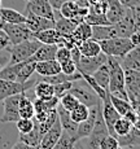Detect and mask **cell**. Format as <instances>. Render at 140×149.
Listing matches in <instances>:
<instances>
[{"mask_svg":"<svg viewBox=\"0 0 140 149\" xmlns=\"http://www.w3.org/2000/svg\"><path fill=\"white\" fill-rule=\"evenodd\" d=\"M77 143L73 140L69 134H66L65 131H62L61 137L59 139V141L56 143V145L52 149H74Z\"/></svg>","mask_w":140,"mask_h":149,"instance_id":"38","label":"cell"},{"mask_svg":"<svg viewBox=\"0 0 140 149\" xmlns=\"http://www.w3.org/2000/svg\"><path fill=\"white\" fill-rule=\"evenodd\" d=\"M78 104H79V100L74 95H71L70 92L66 93V95H64L61 99H60V105H61L62 108L66 109L68 111H71Z\"/></svg>","mask_w":140,"mask_h":149,"instance_id":"40","label":"cell"},{"mask_svg":"<svg viewBox=\"0 0 140 149\" xmlns=\"http://www.w3.org/2000/svg\"><path fill=\"white\" fill-rule=\"evenodd\" d=\"M57 44H40V47L35 51V53L30 57V61H47V60L56 58Z\"/></svg>","mask_w":140,"mask_h":149,"instance_id":"22","label":"cell"},{"mask_svg":"<svg viewBox=\"0 0 140 149\" xmlns=\"http://www.w3.org/2000/svg\"><path fill=\"white\" fill-rule=\"evenodd\" d=\"M71 35H73V38L81 44L82 42L92 38V26H91L90 24H87V22H84V21L79 22Z\"/></svg>","mask_w":140,"mask_h":149,"instance_id":"31","label":"cell"},{"mask_svg":"<svg viewBox=\"0 0 140 149\" xmlns=\"http://www.w3.org/2000/svg\"><path fill=\"white\" fill-rule=\"evenodd\" d=\"M84 22L90 24L91 26H102V25H110L109 19L107 18V14L96 13L93 10H88V14L86 16Z\"/></svg>","mask_w":140,"mask_h":149,"instance_id":"34","label":"cell"},{"mask_svg":"<svg viewBox=\"0 0 140 149\" xmlns=\"http://www.w3.org/2000/svg\"><path fill=\"white\" fill-rule=\"evenodd\" d=\"M71 87H73V82L70 81H66V82H61L59 84H55L53 86V90H55V96L61 99L64 95L70 92Z\"/></svg>","mask_w":140,"mask_h":149,"instance_id":"41","label":"cell"},{"mask_svg":"<svg viewBox=\"0 0 140 149\" xmlns=\"http://www.w3.org/2000/svg\"><path fill=\"white\" fill-rule=\"evenodd\" d=\"M90 9L93 10V12H96V13L105 14L107 13V9H108V1L107 0H100V1L96 3V4L90 5Z\"/></svg>","mask_w":140,"mask_h":149,"instance_id":"46","label":"cell"},{"mask_svg":"<svg viewBox=\"0 0 140 149\" xmlns=\"http://www.w3.org/2000/svg\"><path fill=\"white\" fill-rule=\"evenodd\" d=\"M43 135L40 134V130H39V126L38 122L35 121V125H34V128L27 134H20L18 140L24 141L25 144L31 145V147H38L40 144V140H42Z\"/></svg>","mask_w":140,"mask_h":149,"instance_id":"29","label":"cell"},{"mask_svg":"<svg viewBox=\"0 0 140 149\" xmlns=\"http://www.w3.org/2000/svg\"><path fill=\"white\" fill-rule=\"evenodd\" d=\"M126 8L132 9H140V0H119Z\"/></svg>","mask_w":140,"mask_h":149,"instance_id":"47","label":"cell"},{"mask_svg":"<svg viewBox=\"0 0 140 149\" xmlns=\"http://www.w3.org/2000/svg\"><path fill=\"white\" fill-rule=\"evenodd\" d=\"M25 1H29V0H25Z\"/></svg>","mask_w":140,"mask_h":149,"instance_id":"58","label":"cell"},{"mask_svg":"<svg viewBox=\"0 0 140 149\" xmlns=\"http://www.w3.org/2000/svg\"><path fill=\"white\" fill-rule=\"evenodd\" d=\"M100 0H87V4L88 5H93V4H96V3H99Z\"/></svg>","mask_w":140,"mask_h":149,"instance_id":"54","label":"cell"},{"mask_svg":"<svg viewBox=\"0 0 140 149\" xmlns=\"http://www.w3.org/2000/svg\"><path fill=\"white\" fill-rule=\"evenodd\" d=\"M77 25H78L77 21L70 19V18H65V17H62L60 13H59V16H57L56 10H55V29L59 31L61 36L71 35V34L74 33V30H75Z\"/></svg>","mask_w":140,"mask_h":149,"instance_id":"21","label":"cell"},{"mask_svg":"<svg viewBox=\"0 0 140 149\" xmlns=\"http://www.w3.org/2000/svg\"><path fill=\"white\" fill-rule=\"evenodd\" d=\"M101 114H102V118H104L105 125H107L108 134L114 136L113 126H114V123L117 122V119H118L121 116H119L118 111L114 109L112 102H110V95H109V97H107L105 100H102L101 101Z\"/></svg>","mask_w":140,"mask_h":149,"instance_id":"12","label":"cell"},{"mask_svg":"<svg viewBox=\"0 0 140 149\" xmlns=\"http://www.w3.org/2000/svg\"><path fill=\"white\" fill-rule=\"evenodd\" d=\"M92 78L98 82L99 86H101L105 91L109 92V78H110V75H109V69H108L107 64L101 65V66L92 74Z\"/></svg>","mask_w":140,"mask_h":149,"instance_id":"32","label":"cell"},{"mask_svg":"<svg viewBox=\"0 0 140 149\" xmlns=\"http://www.w3.org/2000/svg\"><path fill=\"white\" fill-rule=\"evenodd\" d=\"M1 68H3V65H1V64H0V70H1Z\"/></svg>","mask_w":140,"mask_h":149,"instance_id":"55","label":"cell"},{"mask_svg":"<svg viewBox=\"0 0 140 149\" xmlns=\"http://www.w3.org/2000/svg\"><path fill=\"white\" fill-rule=\"evenodd\" d=\"M35 64H36L35 61H30V60L24 61V62H20L16 82H20V83L27 82L29 79L33 77V74L35 73Z\"/></svg>","mask_w":140,"mask_h":149,"instance_id":"24","label":"cell"},{"mask_svg":"<svg viewBox=\"0 0 140 149\" xmlns=\"http://www.w3.org/2000/svg\"><path fill=\"white\" fill-rule=\"evenodd\" d=\"M0 8H1V0H0Z\"/></svg>","mask_w":140,"mask_h":149,"instance_id":"56","label":"cell"},{"mask_svg":"<svg viewBox=\"0 0 140 149\" xmlns=\"http://www.w3.org/2000/svg\"><path fill=\"white\" fill-rule=\"evenodd\" d=\"M123 70L140 71V44L135 45L125 57L119 58Z\"/></svg>","mask_w":140,"mask_h":149,"instance_id":"19","label":"cell"},{"mask_svg":"<svg viewBox=\"0 0 140 149\" xmlns=\"http://www.w3.org/2000/svg\"><path fill=\"white\" fill-rule=\"evenodd\" d=\"M62 134V127L60 125L59 119L56 121V123L43 135L40 144L38 145V149H52L56 145V143L59 141V139L61 137Z\"/></svg>","mask_w":140,"mask_h":149,"instance_id":"15","label":"cell"},{"mask_svg":"<svg viewBox=\"0 0 140 149\" xmlns=\"http://www.w3.org/2000/svg\"><path fill=\"white\" fill-rule=\"evenodd\" d=\"M25 24H26V26L30 29V31L33 34L45 30V29L55 27V21L48 19L45 17L38 16V14H34L33 12H29V10H26V22Z\"/></svg>","mask_w":140,"mask_h":149,"instance_id":"14","label":"cell"},{"mask_svg":"<svg viewBox=\"0 0 140 149\" xmlns=\"http://www.w3.org/2000/svg\"><path fill=\"white\" fill-rule=\"evenodd\" d=\"M108 1V9H107V18L109 19L110 24H116L126 13V7L122 4L119 0H107Z\"/></svg>","mask_w":140,"mask_h":149,"instance_id":"20","label":"cell"},{"mask_svg":"<svg viewBox=\"0 0 140 149\" xmlns=\"http://www.w3.org/2000/svg\"><path fill=\"white\" fill-rule=\"evenodd\" d=\"M3 31L8 36L10 45L18 44L33 38V33L26 26V24H5L3 26Z\"/></svg>","mask_w":140,"mask_h":149,"instance_id":"6","label":"cell"},{"mask_svg":"<svg viewBox=\"0 0 140 149\" xmlns=\"http://www.w3.org/2000/svg\"><path fill=\"white\" fill-rule=\"evenodd\" d=\"M26 10L55 21V9L52 8L49 0H29L26 4Z\"/></svg>","mask_w":140,"mask_h":149,"instance_id":"11","label":"cell"},{"mask_svg":"<svg viewBox=\"0 0 140 149\" xmlns=\"http://www.w3.org/2000/svg\"><path fill=\"white\" fill-rule=\"evenodd\" d=\"M125 86L128 93V100L132 102L140 93V71L125 70Z\"/></svg>","mask_w":140,"mask_h":149,"instance_id":"13","label":"cell"},{"mask_svg":"<svg viewBox=\"0 0 140 149\" xmlns=\"http://www.w3.org/2000/svg\"><path fill=\"white\" fill-rule=\"evenodd\" d=\"M21 95L22 93L8 96L1 101L3 102V116L0 117V122L1 123H12V122L16 123L20 119L18 107H20Z\"/></svg>","mask_w":140,"mask_h":149,"instance_id":"5","label":"cell"},{"mask_svg":"<svg viewBox=\"0 0 140 149\" xmlns=\"http://www.w3.org/2000/svg\"><path fill=\"white\" fill-rule=\"evenodd\" d=\"M34 92H35L36 99H42V100H48L55 96L53 84L44 82V81H40V79H38V82L34 86Z\"/></svg>","mask_w":140,"mask_h":149,"instance_id":"27","label":"cell"},{"mask_svg":"<svg viewBox=\"0 0 140 149\" xmlns=\"http://www.w3.org/2000/svg\"><path fill=\"white\" fill-rule=\"evenodd\" d=\"M9 45V40H8V36L5 35V33L3 30H0V52L4 49H7V47Z\"/></svg>","mask_w":140,"mask_h":149,"instance_id":"48","label":"cell"},{"mask_svg":"<svg viewBox=\"0 0 140 149\" xmlns=\"http://www.w3.org/2000/svg\"><path fill=\"white\" fill-rule=\"evenodd\" d=\"M110 102H112L114 109L118 111V114L121 117H123L130 109H132V105H131V102L128 100L119 99V97H116L113 95H110Z\"/></svg>","mask_w":140,"mask_h":149,"instance_id":"37","label":"cell"},{"mask_svg":"<svg viewBox=\"0 0 140 149\" xmlns=\"http://www.w3.org/2000/svg\"><path fill=\"white\" fill-rule=\"evenodd\" d=\"M38 81H31V78L25 83L14 82V81H7V79L0 78V102L8 96L17 95V93H24L33 88Z\"/></svg>","mask_w":140,"mask_h":149,"instance_id":"7","label":"cell"},{"mask_svg":"<svg viewBox=\"0 0 140 149\" xmlns=\"http://www.w3.org/2000/svg\"><path fill=\"white\" fill-rule=\"evenodd\" d=\"M42 43L39 40H36L35 38H31L29 40L21 42L18 44H13V45H8L7 49L9 51V61H8V65H14V64H20V62L27 61L35 51L40 47Z\"/></svg>","mask_w":140,"mask_h":149,"instance_id":"2","label":"cell"},{"mask_svg":"<svg viewBox=\"0 0 140 149\" xmlns=\"http://www.w3.org/2000/svg\"><path fill=\"white\" fill-rule=\"evenodd\" d=\"M33 38L39 40L42 44H57L60 42L61 35H60V33L55 27H49L45 29V30L38 31V33H34Z\"/></svg>","mask_w":140,"mask_h":149,"instance_id":"23","label":"cell"},{"mask_svg":"<svg viewBox=\"0 0 140 149\" xmlns=\"http://www.w3.org/2000/svg\"><path fill=\"white\" fill-rule=\"evenodd\" d=\"M107 60H108V56L102 52L93 57H86L81 54V58L77 62V68H78V71L81 74L92 75L101 65L107 64Z\"/></svg>","mask_w":140,"mask_h":149,"instance_id":"9","label":"cell"},{"mask_svg":"<svg viewBox=\"0 0 140 149\" xmlns=\"http://www.w3.org/2000/svg\"><path fill=\"white\" fill-rule=\"evenodd\" d=\"M70 93L75 96L77 99L79 100L81 104L87 105L88 108L99 105L100 102H101L100 97L96 95L95 91L86 83L83 78L79 79V81L73 82V87H71V90H70Z\"/></svg>","mask_w":140,"mask_h":149,"instance_id":"4","label":"cell"},{"mask_svg":"<svg viewBox=\"0 0 140 149\" xmlns=\"http://www.w3.org/2000/svg\"><path fill=\"white\" fill-rule=\"evenodd\" d=\"M107 65L109 69V93L123 100H128V93L125 86V70L118 57L108 56ZM130 101V100H128Z\"/></svg>","mask_w":140,"mask_h":149,"instance_id":"1","label":"cell"},{"mask_svg":"<svg viewBox=\"0 0 140 149\" xmlns=\"http://www.w3.org/2000/svg\"><path fill=\"white\" fill-rule=\"evenodd\" d=\"M18 113H20V118H34V116H35L34 102L26 96V92L21 95Z\"/></svg>","mask_w":140,"mask_h":149,"instance_id":"30","label":"cell"},{"mask_svg":"<svg viewBox=\"0 0 140 149\" xmlns=\"http://www.w3.org/2000/svg\"><path fill=\"white\" fill-rule=\"evenodd\" d=\"M12 149H38V147H31V145H27V144H25L24 141L18 140L12 147Z\"/></svg>","mask_w":140,"mask_h":149,"instance_id":"50","label":"cell"},{"mask_svg":"<svg viewBox=\"0 0 140 149\" xmlns=\"http://www.w3.org/2000/svg\"><path fill=\"white\" fill-rule=\"evenodd\" d=\"M139 18H140V10H139Z\"/></svg>","mask_w":140,"mask_h":149,"instance_id":"57","label":"cell"},{"mask_svg":"<svg viewBox=\"0 0 140 149\" xmlns=\"http://www.w3.org/2000/svg\"><path fill=\"white\" fill-rule=\"evenodd\" d=\"M61 71L64 74H68V75H71V74L77 73L78 71V68H77V64L73 61V60H68V61L61 62Z\"/></svg>","mask_w":140,"mask_h":149,"instance_id":"43","label":"cell"},{"mask_svg":"<svg viewBox=\"0 0 140 149\" xmlns=\"http://www.w3.org/2000/svg\"><path fill=\"white\" fill-rule=\"evenodd\" d=\"M130 40L132 42L134 45H139L140 44V33L139 31H134L130 35Z\"/></svg>","mask_w":140,"mask_h":149,"instance_id":"51","label":"cell"},{"mask_svg":"<svg viewBox=\"0 0 140 149\" xmlns=\"http://www.w3.org/2000/svg\"><path fill=\"white\" fill-rule=\"evenodd\" d=\"M132 123L128 122L125 117H119L117 119V122L114 123L113 126V131H114V137H118V136H123L126 134L130 132V130L132 128Z\"/></svg>","mask_w":140,"mask_h":149,"instance_id":"35","label":"cell"},{"mask_svg":"<svg viewBox=\"0 0 140 149\" xmlns=\"http://www.w3.org/2000/svg\"><path fill=\"white\" fill-rule=\"evenodd\" d=\"M35 119L34 118H20L16 122V127L20 134H27L34 128Z\"/></svg>","mask_w":140,"mask_h":149,"instance_id":"39","label":"cell"},{"mask_svg":"<svg viewBox=\"0 0 140 149\" xmlns=\"http://www.w3.org/2000/svg\"><path fill=\"white\" fill-rule=\"evenodd\" d=\"M100 110H101V102H100L99 105H95V107L90 108V114H88V117L84 119L83 122L78 123L75 135L71 136L75 143H78L81 139H86V137H88L91 135L92 128H93V126H95L96 118H98V114H99Z\"/></svg>","mask_w":140,"mask_h":149,"instance_id":"8","label":"cell"},{"mask_svg":"<svg viewBox=\"0 0 140 149\" xmlns=\"http://www.w3.org/2000/svg\"><path fill=\"white\" fill-rule=\"evenodd\" d=\"M110 38H117V33L113 24L102 25V26H92V39L100 42Z\"/></svg>","mask_w":140,"mask_h":149,"instance_id":"25","label":"cell"},{"mask_svg":"<svg viewBox=\"0 0 140 149\" xmlns=\"http://www.w3.org/2000/svg\"><path fill=\"white\" fill-rule=\"evenodd\" d=\"M56 110H57V117H59V122L62 127V131L69 134L70 136H74L75 135L77 127H78V123H75L71 119L70 111H68L65 108H62L61 105H60V102L56 107Z\"/></svg>","mask_w":140,"mask_h":149,"instance_id":"16","label":"cell"},{"mask_svg":"<svg viewBox=\"0 0 140 149\" xmlns=\"http://www.w3.org/2000/svg\"><path fill=\"white\" fill-rule=\"evenodd\" d=\"M65 1H68V0H49L51 5H52V8L55 10H59L60 7H61ZM73 1H77L79 5H81V7H90V5L87 4V0H73Z\"/></svg>","mask_w":140,"mask_h":149,"instance_id":"45","label":"cell"},{"mask_svg":"<svg viewBox=\"0 0 140 149\" xmlns=\"http://www.w3.org/2000/svg\"><path fill=\"white\" fill-rule=\"evenodd\" d=\"M0 14L5 24H25L26 22V14L20 13L18 10L12 8H0Z\"/></svg>","mask_w":140,"mask_h":149,"instance_id":"28","label":"cell"},{"mask_svg":"<svg viewBox=\"0 0 140 149\" xmlns=\"http://www.w3.org/2000/svg\"><path fill=\"white\" fill-rule=\"evenodd\" d=\"M134 109H135V113H136V117H138V121H140V104H138Z\"/></svg>","mask_w":140,"mask_h":149,"instance_id":"52","label":"cell"},{"mask_svg":"<svg viewBox=\"0 0 140 149\" xmlns=\"http://www.w3.org/2000/svg\"><path fill=\"white\" fill-rule=\"evenodd\" d=\"M119 144L118 140L112 135H107L102 139L101 144H100V149H118Z\"/></svg>","mask_w":140,"mask_h":149,"instance_id":"42","label":"cell"},{"mask_svg":"<svg viewBox=\"0 0 140 149\" xmlns=\"http://www.w3.org/2000/svg\"><path fill=\"white\" fill-rule=\"evenodd\" d=\"M125 118H126L127 119V121L128 122H131V123H132V125H135V123H136V121H138V117H136V113H135V109H130V110H128L127 111V113L126 114H125Z\"/></svg>","mask_w":140,"mask_h":149,"instance_id":"49","label":"cell"},{"mask_svg":"<svg viewBox=\"0 0 140 149\" xmlns=\"http://www.w3.org/2000/svg\"><path fill=\"white\" fill-rule=\"evenodd\" d=\"M5 25V21L3 19V17H1V14H0V30H3V26Z\"/></svg>","mask_w":140,"mask_h":149,"instance_id":"53","label":"cell"},{"mask_svg":"<svg viewBox=\"0 0 140 149\" xmlns=\"http://www.w3.org/2000/svg\"><path fill=\"white\" fill-rule=\"evenodd\" d=\"M118 140L119 148L123 149H140V131L135 126L130 130V132L123 136L116 137Z\"/></svg>","mask_w":140,"mask_h":149,"instance_id":"17","label":"cell"},{"mask_svg":"<svg viewBox=\"0 0 140 149\" xmlns=\"http://www.w3.org/2000/svg\"><path fill=\"white\" fill-rule=\"evenodd\" d=\"M79 7H81V5H79L77 1H73V0H68V1H65L64 4L60 7L59 13L61 14L62 17H65V18L74 19V18L77 17V14H78Z\"/></svg>","mask_w":140,"mask_h":149,"instance_id":"33","label":"cell"},{"mask_svg":"<svg viewBox=\"0 0 140 149\" xmlns=\"http://www.w3.org/2000/svg\"><path fill=\"white\" fill-rule=\"evenodd\" d=\"M35 73L40 77H49L61 73V65L56 58L47 61H38L35 64Z\"/></svg>","mask_w":140,"mask_h":149,"instance_id":"18","label":"cell"},{"mask_svg":"<svg viewBox=\"0 0 140 149\" xmlns=\"http://www.w3.org/2000/svg\"><path fill=\"white\" fill-rule=\"evenodd\" d=\"M71 58V52L69 48L66 47H59L57 48V52H56V60L61 64L64 61H68V60Z\"/></svg>","mask_w":140,"mask_h":149,"instance_id":"44","label":"cell"},{"mask_svg":"<svg viewBox=\"0 0 140 149\" xmlns=\"http://www.w3.org/2000/svg\"><path fill=\"white\" fill-rule=\"evenodd\" d=\"M78 48H79V52H81L82 56H86V57H93V56H98L99 53H101L100 43L92 38L82 42L81 44L78 45Z\"/></svg>","mask_w":140,"mask_h":149,"instance_id":"26","label":"cell"},{"mask_svg":"<svg viewBox=\"0 0 140 149\" xmlns=\"http://www.w3.org/2000/svg\"><path fill=\"white\" fill-rule=\"evenodd\" d=\"M88 114H90V108H88L87 105H84V104H81V102H79V104L70 111L71 119H73L75 123L83 122L84 119L88 117Z\"/></svg>","mask_w":140,"mask_h":149,"instance_id":"36","label":"cell"},{"mask_svg":"<svg viewBox=\"0 0 140 149\" xmlns=\"http://www.w3.org/2000/svg\"><path fill=\"white\" fill-rule=\"evenodd\" d=\"M107 135H109V134H108L107 125H105L101 110H100L99 114H98V118H96L95 126H93V128H92V132H91V135L87 137L88 139V148L90 149H100V144H101L102 139H104Z\"/></svg>","mask_w":140,"mask_h":149,"instance_id":"10","label":"cell"},{"mask_svg":"<svg viewBox=\"0 0 140 149\" xmlns=\"http://www.w3.org/2000/svg\"><path fill=\"white\" fill-rule=\"evenodd\" d=\"M99 43H100L102 53H105L107 56L118 57V58L125 57L135 47V45L132 44V42L130 40V38H121V36L100 40Z\"/></svg>","mask_w":140,"mask_h":149,"instance_id":"3","label":"cell"}]
</instances>
